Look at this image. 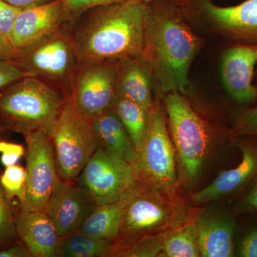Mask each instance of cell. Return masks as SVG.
Here are the masks:
<instances>
[{"label":"cell","mask_w":257,"mask_h":257,"mask_svg":"<svg viewBox=\"0 0 257 257\" xmlns=\"http://www.w3.org/2000/svg\"><path fill=\"white\" fill-rule=\"evenodd\" d=\"M70 32L78 66L143 55L148 4L126 0L87 12Z\"/></svg>","instance_id":"obj_1"},{"label":"cell","mask_w":257,"mask_h":257,"mask_svg":"<svg viewBox=\"0 0 257 257\" xmlns=\"http://www.w3.org/2000/svg\"><path fill=\"white\" fill-rule=\"evenodd\" d=\"M201 46L200 38L175 6L162 0L148 4L143 56L159 92H185L189 69Z\"/></svg>","instance_id":"obj_2"},{"label":"cell","mask_w":257,"mask_h":257,"mask_svg":"<svg viewBox=\"0 0 257 257\" xmlns=\"http://www.w3.org/2000/svg\"><path fill=\"white\" fill-rule=\"evenodd\" d=\"M35 77L19 79L0 91V123L10 132H43L52 136L67 96Z\"/></svg>","instance_id":"obj_3"},{"label":"cell","mask_w":257,"mask_h":257,"mask_svg":"<svg viewBox=\"0 0 257 257\" xmlns=\"http://www.w3.org/2000/svg\"><path fill=\"white\" fill-rule=\"evenodd\" d=\"M51 141L59 177L75 182L99 146L90 121L77 110L69 95L57 119Z\"/></svg>","instance_id":"obj_4"},{"label":"cell","mask_w":257,"mask_h":257,"mask_svg":"<svg viewBox=\"0 0 257 257\" xmlns=\"http://www.w3.org/2000/svg\"><path fill=\"white\" fill-rule=\"evenodd\" d=\"M11 60L30 77L60 86L67 95L78 67L70 32L65 29L18 51Z\"/></svg>","instance_id":"obj_5"},{"label":"cell","mask_w":257,"mask_h":257,"mask_svg":"<svg viewBox=\"0 0 257 257\" xmlns=\"http://www.w3.org/2000/svg\"><path fill=\"white\" fill-rule=\"evenodd\" d=\"M175 157L165 116L154 106L146 139L133 166L138 185L150 192H172L177 183Z\"/></svg>","instance_id":"obj_6"},{"label":"cell","mask_w":257,"mask_h":257,"mask_svg":"<svg viewBox=\"0 0 257 257\" xmlns=\"http://www.w3.org/2000/svg\"><path fill=\"white\" fill-rule=\"evenodd\" d=\"M165 105L174 143L179 160L189 179L200 173L210 145L205 121L194 111L182 93H168Z\"/></svg>","instance_id":"obj_7"},{"label":"cell","mask_w":257,"mask_h":257,"mask_svg":"<svg viewBox=\"0 0 257 257\" xmlns=\"http://www.w3.org/2000/svg\"><path fill=\"white\" fill-rule=\"evenodd\" d=\"M75 182L95 206L117 202L139 188L133 166L100 147Z\"/></svg>","instance_id":"obj_8"},{"label":"cell","mask_w":257,"mask_h":257,"mask_svg":"<svg viewBox=\"0 0 257 257\" xmlns=\"http://www.w3.org/2000/svg\"><path fill=\"white\" fill-rule=\"evenodd\" d=\"M117 63L78 66L69 95L77 110L91 120L110 110L116 96Z\"/></svg>","instance_id":"obj_9"},{"label":"cell","mask_w":257,"mask_h":257,"mask_svg":"<svg viewBox=\"0 0 257 257\" xmlns=\"http://www.w3.org/2000/svg\"><path fill=\"white\" fill-rule=\"evenodd\" d=\"M26 143V198L24 210L44 209L60 177L51 138L43 132L23 135Z\"/></svg>","instance_id":"obj_10"},{"label":"cell","mask_w":257,"mask_h":257,"mask_svg":"<svg viewBox=\"0 0 257 257\" xmlns=\"http://www.w3.org/2000/svg\"><path fill=\"white\" fill-rule=\"evenodd\" d=\"M67 27L72 29V25L63 3L52 0L20 10L10 42L18 52Z\"/></svg>","instance_id":"obj_11"},{"label":"cell","mask_w":257,"mask_h":257,"mask_svg":"<svg viewBox=\"0 0 257 257\" xmlns=\"http://www.w3.org/2000/svg\"><path fill=\"white\" fill-rule=\"evenodd\" d=\"M170 219V211L151 192L139 188L124 207L119 234L115 245L122 246L149 234Z\"/></svg>","instance_id":"obj_12"},{"label":"cell","mask_w":257,"mask_h":257,"mask_svg":"<svg viewBox=\"0 0 257 257\" xmlns=\"http://www.w3.org/2000/svg\"><path fill=\"white\" fill-rule=\"evenodd\" d=\"M95 207L75 182L60 178L44 209L62 237L80 229Z\"/></svg>","instance_id":"obj_13"},{"label":"cell","mask_w":257,"mask_h":257,"mask_svg":"<svg viewBox=\"0 0 257 257\" xmlns=\"http://www.w3.org/2000/svg\"><path fill=\"white\" fill-rule=\"evenodd\" d=\"M256 64L257 45L239 43L223 54V84L229 95L239 104H250L256 99L257 89L253 84Z\"/></svg>","instance_id":"obj_14"},{"label":"cell","mask_w":257,"mask_h":257,"mask_svg":"<svg viewBox=\"0 0 257 257\" xmlns=\"http://www.w3.org/2000/svg\"><path fill=\"white\" fill-rule=\"evenodd\" d=\"M201 13L214 28L240 43L257 45V0L219 7L211 0H199Z\"/></svg>","instance_id":"obj_15"},{"label":"cell","mask_w":257,"mask_h":257,"mask_svg":"<svg viewBox=\"0 0 257 257\" xmlns=\"http://www.w3.org/2000/svg\"><path fill=\"white\" fill-rule=\"evenodd\" d=\"M15 226L19 239L32 257H58L61 237L45 209L15 212Z\"/></svg>","instance_id":"obj_16"},{"label":"cell","mask_w":257,"mask_h":257,"mask_svg":"<svg viewBox=\"0 0 257 257\" xmlns=\"http://www.w3.org/2000/svg\"><path fill=\"white\" fill-rule=\"evenodd\" d=\"M241 160L234 168L221 172L210 184L193 194L194 202L205 203L239 192L257 178V145L239 146Z\"/></svg>","instance_id":"obj_17"},{"label":"cell","mask_w":257,"mask_h":257,"mask_svg":"<svg viewBox=\"0 0 257 257\" xmlns=\"http://www.w3.org/2000/svg\"><path fill=\"white\" fill-rule=\"evenodd\" d=\"M195 223L200 256H233L236 224L231 216L204 214Z\"/></svg>","instance_id":"obj_18"},{"label":"cell","mask_w":257,"mask_h":257,"mask_svg":"<svg viewBox=\"0 0 257 257\" xmlns=\"http://www.w3.org/2000/svg\"><path fill=\"white\" fill-rule=\"evenodd\" d=\"M116 68V93L150 112L155 106L152 92L154 83L146 59L143 56L126 59L117 62Z\"/></svg>","instance_id":"obj_19"},{"label":"cell","mask_w":257,"mask_h":257,"mask_svg":"<svg viewBox=\"0 0 257 257\" xmlns=\"http://www.w3.org/2000/svg\"><path fill=\"white\" fill-rule=\"evenodd\" d=\"M90 122L100 148L130 165H135L139 152L119 116L112 109L99 115Z\"/></svg>","instance_id":"obj_20"},{"label":"cell","mask_w":257,"mask_h":257,"mask_svg":"<svg viewBox=\"0 0 257 257\" xmlns=\"http://www.w3.org/2000/svg\"><path fill=\"white\" fill-rule=\"evenodd\" d=\"M133 194L117 202L96 206L79 231L95 239L114 243L119 236L125 206Z\"/></svg>","instance_id":"obj_21"},{"label":"cell","mask_w":257,"mask_h":257,"mask_svg":"<svg viewBox=\"0 0 257 257\" xmlns=\"http://www.w3.org/2000/svg\"><path fill=\"white\" fill-rule=\"evenodd\" d=\"M111 109L119 116L140 153L148 132L151 111L117 93Z\"/></svg>","instance_id":"obj_22"},{"label":"cell","mask_w":257,"mask_h":257,"mask_svg":"<svg viewBox=\"0 0 257 257\" xmlns=\"http://www.w3.org/2000/svg\"><path fill=\"white\" fill-rule=\"evenodd\" d=\"M113 245L77 230L61 237L58 257L110 256Z\"/></svg>","instance_id":"obj_23"},{"label":"cell","mask_w":257,"mask_h":257,"mask_svg":"<svg viewBox=\"0 0 257 257\" xmlns=\"http://www.w3.org/2000/svg\"><path fill=\"white\" fill-rule=\"evenodd\" d=\"M160 256H200L196 223H191L167 238L161 248Z\"/></svg>","instance_id":"obj_24"},{"label":"cell","mask_w":257,"mask_h":257,"mask_svg":"<svg viewBox=\"0 0 257 257\" xmlns=\"http://www.w3.org/2000/svg\"><path fill=\"white\" fill-rule=\"evenodd\" d=\"M15 202H18L8 197L0 181V250L20 241L15 226V212L19 205L16 207Z\"/></svg>","instance_id":"obj_25"},{"label":"cell","mask_w":257,"mask_h":257,"mask_svg":"<svg viewBox=\"0 0 257 257\" xmlns=\"http://www.w3.org/2000/svg\"><path fill=\"white\" fill-rule=\"evenodd\" d=\"M0 181L8 197L18 202L19 207L25 203L26 198L27 172L25 167L17 165L5 167L0 175Z\"/></svg>","instance_id":"obj_26"},{"label":"cell","mask_w":257,"mask_h":257,"mask_svg":"<svg viewBox=\"0 0 257 257\" xmlns=\"http://www.w3.org/2000/svg\"><path fill=\"white\" fill-rule=\"evenodd\" d=\"M124 1L126 0H62L70 19L72 27L83 15L91 10L98 7L115 4Z\"/></svg>","instance_id":"obj_27"},{"label":"cell","mask_w":257,"mask_h":257,"mask_svg":"<svg viewBox=\"0 0 257 257\" xmlns=\"http://www.w3.org/2000/svg\"><path fill=\"white\" fill-rule=\"evenodd\" d=\"M233 133L238 136H257V106L240 111L235 120Z\"/></svg>","instance_id":"obj_28"},{"label":"cell","mask_w":257,"mask_h":257,"mask_svg":"<svg viewBox=\"0 0 257 257\" xmlns=\"http://www.w3.org/2000/svg\"><path fill=\"white\" fill-rule=\"evenodd\" d=\"M26 148L20 144L0 140V163L5 167L19 164L20 159L25 156Z\"/></svg>","instance_id":"obj_29"},{"label":"cell","mask_w":257,"mask_h":257,"mask_svg":"<svg viewBox=\"0 0 257 257\" xmlns=\"http://www.w3.org/2000/svg\"><path fill=\"white\" fill-rule=\"evenodd\" d=\"M20 10L4 0H0V37L10 41L15 19Z\"/></svg>","instance_id":"obj_30"},{"label":"cell","mask_w":257,"mask_h":257,"mask_svg":"<svg viewBox=\"0 0 257 257\" xmlns=\"http://www.w3.org/2000/svg\"><path fill=\"white\" fill-rule=\"evenodd\" d=\"M30 77L11 60H0V91L19 79Z\"/></svg>","instance_id":"obj_31"},{"label":"cell","mask_w":257,"mask_h":257,"mask_svg":"<svg viewBox=\"0 0 257 257\" xmlns=\"http://www.w3.org/2000/svg\"><path fill=\"white\" fill-rule=\"evenodd\" d=\"M238 211L242 213L257 214V178L238 204Z\"/></svg>","instance_id":"obj_32"},{"label":"cell","mask_w":257,"mask_h":257,"mask_svg":"<svg viewBox=\"0 0 257 257\" xmlns=\"http://www.w3.org/2000/svg\"><path fill=\"white\" fill-rule=\"evenodd\" d=\"M239 253L243 257H257V228L250 230L243 236Z\"/></svg>","instance_id":"obj_33"},{"label":"cell","mask_w":257,"mask_h":257,"mask_svg":"<svg viewBox=\"0 0 257 257\" xmlns=\"http://www.w3.org/2000/svg\"><path fill=\"white\" fill-rule=\"evenodd\" d=\"M0 257H32L27 246L21 241L0 250Z\"/></svg>","instance_id":"obj_34"},{"label":"cell","mask_w":257,"mask_h":257,"mask_svg":"<svg viewBox=\"0 0 257 257\" xmlns=\"http://www.w3.org/2000/svg\"><path fill=\"white\" fill-rule=\"evenodd\" d=\"M18 52L9 40L0 37V60H12Z\"/></svg>","instance_id":"obj_35"},{"label":"cell","mask_w":257,"mask_h":257,"mask_svg":"<svg viewBox=\"0 0 257 257\" xmlns=\"http://www.w3.org/2000/svg\"><path fill=\"white\" fill-rule=\"evenodd\" d=\"M4 1L20 9H24L29 7L44 4L52 0H4Z\"/></svg>","instance_id":"obj_36"},{"label":"cell","mask_w":257,"mask_h":257,"mask_svg":"<svg viewBox=\"0 0 257 257\" xmlns=\"http://www.w3.org/2000/svg\"><path fill=\"white\" fill-rule=\"evenodd\" d=\"M11 133L5 125L2 124L0 123V140H5V138L8 136L9 134Z\"/></svg>","instance_id":"obj_37"},{"label":"cell","mask_w":257,"mask_h":257,"mask_svg":"<svg viewBox=\"0 0 257 257\" xmlns=\"http://www.w3.org/2000/svg\"><path fill=\"white\" fill-rule=\"evenodd\" d=\"M141 1L146 3V4H150V3H153V2L156 1V0H141Z\"/></svg>","instance_id":"obj_38"}]
</instances>
